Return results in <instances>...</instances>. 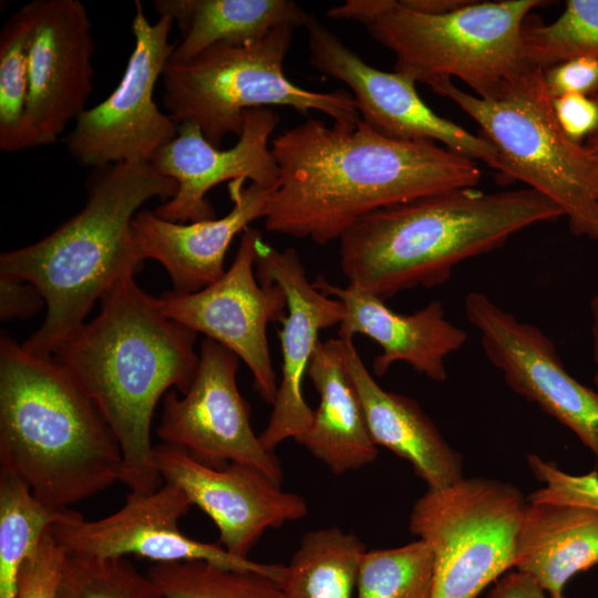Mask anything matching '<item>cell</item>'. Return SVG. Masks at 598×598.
<instances>
[{"instance_id":"obj_30","label":"cell","mask_w":598,"mask_h":598,"mask_svg":"<svg viewBox=\"0 0 598 598\" xmlns=\"http://www.w3.org/2000/svg\"><path fill=\"white\" fill-rule=\"evenodd\" d=\"M434 558L421 539L365 550L361 557L355 598H432Z\"/></svg>"},{"instance_id":"obj_10","label":"cell","mask_w":598,"mask_h":598,"mask_svg":"<svg viewBox=\"0 0 598 598\" xmlns=\"http://www.w3.org/2000/svg\"><path fill=\"white\" fill-rule=\"evenodd\" d=\"M173 23L168 16L151 23L141 1H135L134 49L121 82L107 99L75 120L65 140L68 152L80 165L150 163L177 136L178 124L153 99L175 47L168 42Z\"/></svg>"},{"instance_id":"obj_21","label":"cell","mask_w":598,"mask_h":598,"mask_svg":"<svg viewBox=\"0 0 598 598\" xmlns=\"http://www.w3.org/2000/svg\"><path fill=\"white\" fill-rule=\"evenodd\" d=\"M312 283L346 307V317L339 324V338L362 334L380 346L382 352L372 365L379 377L394 363L405 362L430 380L443 382L446 379V358L466 342V331L446 319L439 300L411 315H401L391 310L384 300L350 286L332 285L323 276Z\"/></svg>"},{"instance_id":"obj_23","label":"cell","mask_w":598,"mask_h":598,"mask_svg":"<svg viewBox=\"0 0 598 598\" xmlns=\"http://www.w3.org/2000/svg\"><path fill=\"white\" fill-rule=\"evenodd\" d=\"M307 375L319 394V405L310 427L297 443L334 474L372 463L378 446L346 370L339 339L318 340Z\"/></svg>"},{"instance_id":"obj_32","label":"cell","mask_w":598,"mask_h":598,"mask_svg":"<svg viewBox=\"0 0 598 598\" xmlns=\"http://www.w3.org/2000/svg\"><path fill=\"white\" fill-rule=\"evenodd\" d=\"M30 27L23 7L0 32V148L22 151V128L29 92Z\"/></svg>"},{"instance_id":"obj_38","label":"cell","mask_w":598,"mask_h":598,"mask_svg":"<svg viewBox=\"0 0 598 598\" xmlns=\"http://www.w3.org/2000/svg\"><path fill=\"white\" fill-rule=\"evenodd\" d=\"M487 598H549V596L530 576L515 570L507 571L498 578Z\"/></svg>"},{"instance_id":"obj_5","label":"cell","mask_w":598,"mask_h":598,"mask_svg":"<svg viewBox=\"0 0 598 598\" xmlns=\"http://www.w3.org/2000/svg\"><path fill=\"white\" fill-rule=\"evenodd\" d=\"M0 468L58 508L121 482L118 442L100 411L56 363L0 338Z\"/></svg>"},{"instance_id":"obj_1","label":"cell","mask_w":598,"mask_h":598,"mask_svg":"<svg viewBox=\"0 0 598 598\" xmlns=\"http://www.w3.org/2000/svg\"><path fill=\"white\" fill-rule=\"evenodd\" d=\"M270 150L280 176L266 229L319 245L374 210L475 187L482 176L474 159L435 142L386 137L362 120L329 126L308 118L277 135Z\"/></svg>"},{"instance_id":"obj_39","label":"cell","mask_w":598,"mask_h":598,"mask_svg":"<svg viewBox=\"0 0 598 598\" xmlns=\"http://www.w3.org/2000/svg\"><path fill=\"white\" fill-rule=\"evenodd\" d=\"M395 0H348L332 7L327 14L332 19H352L368 25L390 10Z\"/></svg>"},{"instance_id":"obj_36","label":"cell","mask_w":598,"mask_h":598,"mask_svg":"<svg viewBox=\"0 0 598 598\" xmlns=\"http://www.w3.org/2000/svg\"><path fill=\"white\" fill-rule=\"evenodd\" d=\"M557 122L566 136L580 144L598 133V94H566L553 100Z\"/></svg>"},{"instance_id":"obj_40","label":"cell","mask_w":598,"mask_h":598,"mask_svg":"<svg viewBox=\"0 0 598 598\" xmlns=\"http://www.w3.org/2000/svg\"><path fill=\"white\" fill-rule=\"evenodd\" d=\"M400 3L413 11L425 14H443L454 11L470 0H399Z\"/></svg>"},{"instance_id":"obj_11","label":"cell","mask_w":598,"mask_h":598,"mask_svg":"<svg viewBox=\"0 0 598 598\" xmlns=\"http://www.w3.org/2000/svg\"><path fill=\"white\" fill-rule=\"evenodd\" d=\"M198 355L187 393L178 398L171 390L163 396L158 439L205 465L246 464L281 484V463L254 433L249 404L238 390L239 358L209 338L202 341Z\"/></svg>"},{"instance_id":"obj_4","label":"cell","mask_w":598,"mask_h":598,"mask_svg":"<svg viewBox=\"0 0 598 598\" xmlns=\"http://www.w3.org/2000/svg\"><path fill=\"white\" fill-rule=\"evenodd\" d=\"M84 207L53 233L0 255V276L29 281L45 299L42 326L22 347L51 358L120 280L134 277L145 260L132 223L151 198L169 200L177 183L151 163L93 168Z\"/></svg>"},{"instance_id":"obj_3","label":"cell","mask_w":598,"mask_h":598,"mask_svg":"<svg viewBox=\"0 0 598 598\" xmlns=\"http://www.w3.org/2000/svg\"><path fill=\"white\" fill-rule=\"evenodd\" d=\"M563 212L532 188H457L374 210L339 238L348 286L385 300L445 282L460 262L503 246Z\"/></svg>"},{"instance_id":"obj_7","label":"cell","mask_w":598,"mask_h":598,"mask_svg":"<svg viewBox=\"0 0 598 598\" xmlns=\"http://www.w3.org/2000/svg\"><path fill=\"white\" fill-rule=\"evenodd\" d=\"M293 31L282 27L257 42L219 43L188 61L168 60L161 76L168 115L177 124H197L218 148L227 134H241L245 111L268 105L290 106L302 114L315 110L336 124L357 125L361 116L352 93L313 92L287 79L283 61Z\"/></svg>"},{"instance_id":"obj_22","label":"cell","mask_w":598,"mask_h":598,"mask_svg":"<svg viewBox=\"0 0 598 598\" xmlns=\"http://www.w3.org/2000/svg\"><path fill=\"white\" fill-rule=\"evenodd\" d=\"M338 339L373 443L406 460L427 489H440L462 480V455L445 441L420 404L382 389L364 365L353 338Z\"/></svg>"},{"instance_id":"obj_14","label":"cell","mask_w":598,"mask_h":598,"mask_svg":"<svg viewBox=\"0 0 598 598\" xmlns=\"http://www.w3.org/2000/svg\"><path fill=\"white\" fill-rule=\"evenodd\" d=\"M30 27L29 92L23 150L56 142L86 109L93 89L94 40L79 0H32L22 6Z\"/></svg>"},{"instance_id":"obj_13","label":"cell","mask_w":598,"mask_h":598,"mask_svg":"<svg viewBox=\"0 0 598 598\" xmlns=\"http://www.w3.org/2000/svg\"><path fill=\"white\" fill-rule=\"evenodd\" d=\"M465 313L506 384L568 427L598 458V391L568 373L553 340L483 292L466 296Z\"/></svg>"},{"instance_id":"obj_37","label":"cell","mask_w":598,"mask_h":598,"mask_svg":"<svg viewBox=\"0 0 598 598\" xmlns=\"http://www.w3.org/2000/svg\"><path fill=\"white\" fill-rule=\"evenodd\" d=\"M44 305L45 299L35 285L0 276V318L2 321L30 318Z\"/></svg>"},{"instance_id":"obj_24","label":"cell","mask_w":598,"mask_h":598,"mask_svg":"<svg viewBox=\"0 0 598 598\" xmlns=\"http://www.w3.org/2000/svg\"><path fill=\"white\" fill-rule=\"evenodd\" d=\"M596 565L597 509L527 501L516 544V570L530 576L549 598H564L567 582Z\"/></svg>"},{"instance_id":"obj_42","label":"cell","mask_w":598,"mask_h":598,"mask_svg":"<svg viewBox=\"0 0 598 598\" xmlns=\"http://www.w3.org/2000/svg\"><path fill=\"white\" fill-rule=\"evenodd\" d=\"M586 148L594 155L598 157V133L591 135L587 143L585 144Z\"/></svg>"},{"instance_id":"obj_26","label":"cell","mask_w":598,"mask_h":598,"mask_svg":"<svg viewBox=\"0 0 598 598\" xmlns=\"http://www.w3.org/2000/svg\"><path fill=\"white\" fill-rule=\"evenodd\" d=\"M365 550L355 534L339 527L306 533L287 565L282 598H353Z\"/></svg>"},{"instance_id":"obj_35","label":"cell","mask_w":598,"mask_h":598,"mask_svg":"<svg viewBox=\"0 0 598 598\" xmlns=\"http://www.w3.org/2000/svg\"><path fill=\"white\" fill-rule=\"evenodd\" d=\"M546 89L554 100L566 94L596 95L598 92V60L577 56L544 70Z\"/></svg>"},{"instance_id":"obj_31","label":"cell","mask_w":598,"mask_h":598,"mask_svg":"<svg viewBox=\"0 0 598 598\" xmlns=\"http://www.w3.org/2000/svg\"><path fill=\"white\" fill-rule=\"evenodd\" d=\"M55 598H164L125 557L66 551Z\"/></svg>"},{"instance_id":"obj_6","label":"cell","mask_w":598,"mask_h":598,"mask_svg":"<svg viewBox=\"0 0 598 598\" xmlns=\"http://www.w3.org/2000/svg\"><path fill=\"white\" fill-rule=\"evenodd\" d=\"M457 104L497 151L503 181H520L556 204L573 235L598 240V157L560 128L544 80L528 65L494 99L451 80L429 85Z\"/></svg>"},{"instance_id":"obj_34","label":"cell","mask_w":598,"mask_h":598,"mask_svg":"<svg viewBox=\"0 0 598 598\" xmlns=\"http://www.w3.org/2000/svg\"><path fill=\"white\" fill-rule=\"evenodd\" d=\"M65 554L50 527L20 569L17 598H55Z\"/></svg>"},{"instance_id":"obj_41","label":"cell","mask_w":598,"mask_h":598,"mask_svg":"<svg viewBox=\"0 0 598 598\" xmlns=\"http://www.w3.org/2000/svg\"><path fill=\"white\" fill-rule=\"evenodd\" d=\"M592 354L596 367L595 383L598 388V295L590 301Z\"/></svg>"},{"instance_id":"obj_16","label":"cell","mask_w":598,"mask_h":598,"mask_svg":"<svg viewBox=\"0 0 598 598\" xmlns=\"http://www.w3.org/2000/svg\"><path fill=\"white\" fill-rule=\"evenodd\" d=\"M307 29L310 64L348 84L365 124L394 140L440 142L456 154L485 162L501 175L502 163L495 147L482 135H473L437 115L420 97L413 79L367 64L313 16Z\"/></svg>"},{"instance_id":"obj_27","label":"cell","mask_w":598,"mask_h":598,"mask_svg":"<svg viewBox=\"0 0 598 598\" xmlns=\"http://www.w3.org/2000/svg\"><path fill=\"white\" fill-rule=\"evenodd\" d=\"M83 519L71 508L44 504L17 475L0 468V598H17L20 569L50 527Z\"/></svg>"},{"instance_id":"obj_12","label":"cell","mask_w":598,"mask_h":598,"mask_svg":"<svg viewBox=\"0 0 598 598\" xmlns=\"http://www.w3.org/2000/svg\"><path fill=\"white\" fill-rule=\"evenodd\" d=\"M260 237L258 229L248 226L234 261L218 280L196 292L164 291L156 302L168 319L204 333L241 359L252 374L255 390L272 405L278 384L267 326L285 321L287 305L279 286L258 282L254 275Z\"/></svg>"},{"instance_id":"obj_9","label":"cell","mask_w":598,"mask_h":598,"mask_svg":"<svg viewBox=\"0 0 598 598\" xmlns=\"http://www.w3.org/2000/svg\"><path fill=\"white\" fill-rule=\"evenodd\" d=\"M526 505L515 485L477 476L419 497L409 527L433 554L432 598H476L515 567Z\"/></svg>"},{"instance_id":"obj_18","label":"cell","mask_w":598,"mask_h":598,"mask_svg":"<svg viewBox=\"0 0 598 598\" xmlns=\"http://www.w3.org/2000/svg\"><path fill=\"white\" fill-rule=\"evenodd\" d=\"M255 267L259 282L279 286L287 305V316L278 331L281 380L268 424L259 434L264 447L274 452L287 439L298 442L312 423L313 410L303 399L302 379L319 331L340 324L346 307L309 281L298 252L291 247L279 251L261 236L256 243Z\"/></svg>"},{"instance_id":"obj_25","label":"cell","mask_w":598,"mask_h":598,"mask_svg":"<svg viewBox=\"0 0 598 598\" xmlns=\"http://www.w3.org/2000/svg\"><path fill=\"white\" fill-rule=\"evenodd\" d=\"M159 16L177 23L183 38L172 62L193 59L207 48L257 42L271 31L307 27L312 14L290 0H155Z\"/></svg>"},{"instance_id":"obj_8","label":"cell","mask_w":598,"mask_h":598,"mask_svg":"<svg viewBox=\"0 0 598 598\" xmlns=\"http://www.w3.org/2000/svg\"><path fill=\"white\" fill-rule=\"evenodd\" d=\"M540 0L471 1L443 14L393 7L367 25L394 53L395 71L430 85L457 78L482 99H494L528 65L522 28Z\"/></svg>"},{"instance_id":"obj_20","label":"cell","mask_w":598,"mask_h":598,"mask_svg":"<svg viewBox=\"0 0 598 598\" xmlns=\"http://www.w3.org/2000/svg\"><path fill=\"white\" fill-rule=\"evenodd\" d=\"M241 179L229 182L234 203L221 218L189 224L173 223L154 210H140L132 223L144 259H155L164 266L173 291L190 293L204 289L224 274V260L233 238L249 224L264 218L272 190L256 183L244 186Z\"/></svg>"},{"instance_id":"obj_33","label":"cell","mask_w":598,"mask_h":598,"mask_svg":"<svg viewBox=\"0 0 598 598\" xmlns=\"http://www.w3.org/2000/svg\"><path fill=\"white\" fill-rule=\"evenodd\" d=\"M527 463L536 478L544 484L533 492L528 502L575 504L598 511V472L575 475L559 468L556 463L536 454L527 455Z\"/></svg>"},{"instance_id":"obj_17","label":"cell","mask_w":598,"mask_h":598,"mask_svg":"<svg viewBox=\"0 0 598 598\" xmlns=\"http://www.w3.org/2000/svg\"><path fill=\"white\" fill-rule=\"evenodd\" d=\"M154 463L163 482L181 487L192 505L218 529V544L228 553L248 558L262 534L308 514L299 494L286 492L260 470L239 463L212 467L185 451L161 443Z\"/></svg>"},{"instance_id":"obj_15","label":"cell","mask_w":598,"mask_h":598,"mask_svg":"<svg viewBox=\"0 0 598 598\" xmlns=\"http://www.w3.org/2000/svg\"><path fill=\"white\" fill-rule=\"evenodd\" d=\"M190 506L181 487L163 482L154 492L130 491L123 506L109 516L56 524L51 532L66 551L118 557L135 555L155 563L205 561L227 569L259 573L281 585L287 566L237 557L218 543H203L184 535L178 520Z\"/></svg>"},{"instance_id":"obj_28","label":"cell","mask_w":598,"mask_h":598,"mask_svg":"<svg viewBox=\"0 0 598 598\" xmlns=\"http://www.w3.org/2000/svg\"><path fill=\"white\" fill-rule=\"evenodd\" d=\"M522 54L527 65L543 70L577 56L598 60V0H568L548 24L528 16L522 28Z\"/></svg>"},{"instance_id":"obj_19","label":"cell","mask_w":598,"mask_h":598,"mask_svg":"<svg viewBox=\"0 0 598 598\" xmlns=\"http://www.w3.org/2000/svg\"><path fill=\"white\" fill-rule=\"evenodd\" d=\"M279 121L278 114L269 107L245 111L241 134L237 143L225 151L213 146L197 124H178L177 136L150 162L178 185L176 194L154 213L179 224L213 219L215 213L206 194L214 186L227 181L250 179L275 188L280 173L269 137Z\"/></svg>"},{"instance_id":"obj_2","label":"cell","mask_w":598,"mask_h":598,"mask_svg":"<svg viewBox=\"0 0 598 598\" xmlns=\"http://www.w3.org/2000/svg\"><path fill=\"white\" fill-rule=\"evenodd\" d=\"M100 301L99 315L52 358L112 429L123 457L121 482L130 491L154 492L163 480L154 463L152 419L171 388L189 390L199 363L197 333L165 317L134 277L116 282Z\"/></svg>"},{"instance_id":"obj_29","label":"cell","mask_w":598,"mask_h":598,"mask_svg":"<svg viewBox=\"0 0 598 598\" xmlns=\"http://www.w3.org/2000/svg\"><path fill=\"white\" fill-rule=\"evenodd\" d=\"M147 576L164 598H282L270 577L205 561L155 563Z\"/></svg>"}]
</instances>
